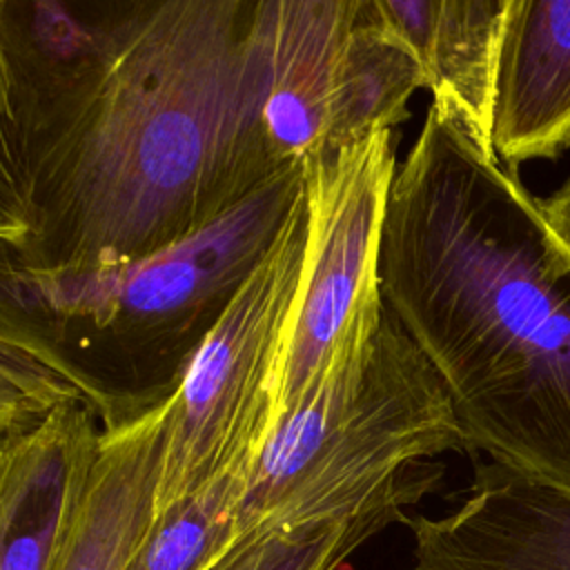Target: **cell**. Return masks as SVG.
I'll return each mask as SVG.
<instances>
[{
  "instance_id": "cell-1",
  "label": "cell",
  "mask_w": 570,
  "mask_h": 570,
  "mask_svg": "<svg viewBox=\"0 0 570 570\" xmlns=\"http://www.w3.org/2000/svg\"><path fill=\"white\" fill-rule=\"evenodd\" d=\"M254 9L138 2L87 22L33 4L27 24L2 2L36 216L22 263H134L194 236L283 169L261 127Z\"/></svg>"
},
{
  "instance_id": "cell-2",
  "label": "cell",
  "mask_w": 570,
  "mask_h": 570,
  "mask_svg": "<svg viewBox=\"0 0 570 570\" xmlns=\"http://www.w3.org/2000/svg\"><path fill=\"white\" fill-rule=\"evenodd\" d=\"M379 287L463 448L570 488V256L450 102L432 100L392 178Z\"/></svg>"
},
{
  "instance_id": "cell-3",
  "label": "cell",
  "mask_w": 570,
  "mask_h": 570,
  "mask_svg": "<svg viewBox=\"0 0 570 570\" xmlns=\"http://www.w3.org/2000/svg\"><path fill=\"white\" fill-rule=\"evenodd\" d=\"M301 196L303 167H283L194 236L98 272L29 267L0 245V332L76 381L102 430L118 425L178 387Z\"/></svg>"
},
{
  "instance_id": "cell-4",
  "label": "cell",
  "mask_w": 570,
  "mask_h": 570,
  "mask_svg": "<svg viewBox=\"0 0 570 570\" xmlns=\"http://www.w3.org/2000/svg\"><path fill=\"white\" fill-rule=\"evenodd\" d=\"M305 191L274 243L187 361L169 394L156 514L252 468L274 419V385L298 303Z\"/></svg>"
},
{
  "instance_id": "cell-5",
  "label": "cell",
  "mask_w": 570,
  "mask_h": 570,
  "mask_svg": "<svg viewBox=\"0 0 570 570\" xmlns=\"http://www.w3.org/2000/svg\"><path fill=\"white\" fill-rule=\"evenodd\" d=\"M394 174V131L303 160L307 243L274 385L272 430L314 381L363 298L379 289L381 229Z\"/></svg>"
},
{
  "instance_id": "cell-6",
  "label": "cell",
  "mask_w": 570,
  "mask_h": 570,
  "mask_svg": "<svg viewBox=\"0 0 570 570\" xmlns=\"http://www.w3.org/2000/svg\"><path fill=\"white\" fill-rule=\"evenodd\" d=\"M407 570H570V488L503 463L476 465L468 499L441 519H405Z\"/></svg>"
},
{
  "instance_id": "cell-7",
  "label": "cell",
  "mask_w": 570,
  "mask_h": 570,
  "mask_svg": "<svg viewBox=\"0 0 570 570\" xmlns=\"http://www.w3.org/2000/svg\"><path fill=\"white\" fill-rule=\"evenodd\" d=\"M358 0H261L252 40L258 111L278 167L303 165L323 149L334 85Z\"/></svg>"
},
{
  "instance_id": "cell-8",
  "label": "cell",
  "mask_w": 570,
  "mask_h": 570,
  "mask_svg": "<svg viewBox=\"0 0 570 570\" xmlns=\"http://www.w3.org/2000/svg\"><path fill=\"white\" fill-rule=\"evenodd\" d=\"M85 401L0 432V570H49L71 523L102 428Z\"/></svg>"
},
{
  "instance_id": "cell-9",
  "label": "cell",
  "mask_w": 570,
  "mask_h": 570,
  "mask_svg": "<svg viewBox=\"0 0 570 570\" xmlns=\"http://www.w3.org/2000/svg\"><path fill=\"white\" fill-rule=\"evenodd\" d=\"M490 147L510 171L570 149V0H508Z\"/></svg>"
},
{
  "instance_id": "cell-10",
  "label": "cell",
  "mask_w": 570,
  "mask_h": 570,
  "mask_svg": "<svg viewBox=\"0 0 570 570\" xmlns=\"http://www.w3.org/2000/svg\"><path fill=\"white\" fill-rule=\"evenodd\" d=\"M167 399L102 430L82 494L49 570H127L156 519Z\"/></svg>"
},
{
  "instance_id": "cell-11",
  "label": "cell",
  "mask_w": 570,
  "mask_h": 570,
  "mask_svg": "<svg viewBox=\"0 0 570 570\" xmlns=\"http://www.w3.org/2000/svg\"><path fill=\"white\" fill-rule=\"evenodd\" d=\"M428 89L414 51L383 22L376 0H358V13L338 62L323 149L338 151L410 118L407 100Z\"/></svg>"
},
{
  "instance_id": "cell-12",
  "label": "cell",
  "mask_w": 570,
  "mask_h": 570,
  "mask_svg": "<svg viewBox=\"0 0 570 570\" xmlns=\"http://www.w3.org/2000/svg\"><path fill=\"white\" fill-rule=\"evenodd\" d=\"M505 11L508 0H439L428 36L414 51L434 100L450 102L490 154V107Z\"/></svg>"
},
{
  "instance_id": "cell-13",
  "label": "cell",
  "mask_w": 570,
  "mask_h": 570,
  "mask_svg": "<svg viewBox=\"0 0 570 570\" xmlns=\"http://www.w3.org/2000/svg\"><path fill=\"white\" fill-rule=\"evenodd\" d=\"M247 474L234 470L158 512L127 570H214L238 541Z\"/></svg>"
},
{
  "instance_id": "cell-14",
  "label": "cell",
  "mask_w": 570,
  "mask_h": 570,
  "mask_svg": "<svg viewBox=\"0 0 570 570\" xmlns=\"http://www.w3.org/2000/svg\"><path fill=\"white\" fill-rule=\"evenodd\" d=\"M392 521H405L403 510L385 508L332 523L247 534L214 570H338L361 543Z\"/></svg>"
},
{
  "instance_id": "cell-15",
  "label": "cell",
  "mask_w": 570,
  "mask_h": 570,
  "mask_svg": "<svg viewBox=\"0 0 570 570\" xmlns=\"http://www.w3.org/2000/svg\"><path fill=\"white\" fill-rule=\"evenodd\" d=\"M69 401L94 407L76 381L53 370L27 343L0 332V432L29 428Z\"/></svg>"
},
{
  "instance_id": "cell-16",
  "label": "cell",
  "mask_w": 570,
  "mask_h": 570,
  "mask_svg": "<svg viewBox=\"0 0 570 570\" xmlns=\"http://www.w3.org/2000/svg\"><path fill=\"white\" fill-rule=\"evenodd\" d=\"M33 227L36 216L24 165L16 78L0 22V245L24 252Z\"/></svg>"
},
{
  "instance_id": "cell-17",
  "label": "cell",
  "mask_w": 570,
  "mask_h": 570,
  "mask_svg": "<svg viewBox=\"0 0 570 570\" xmlns=\"http://www.w3.org/2000/svg\"><path fill=\"white\" fill-rule=\"evenodd\" d=\"M541 218L557 240V245L570 256V176L548 198L537 200Z\"/></svg>"
}]
</instances>
